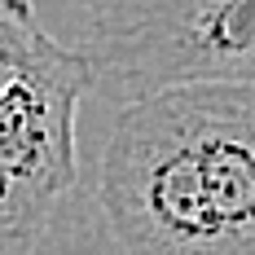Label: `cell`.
<instances>
[{
	"instance_id": "277c9868",
	"label": "cell",
	"mask_w": 255,
	"mask_h": 255,
	"mask_svg": "<svg viewBox=\"0 0 255 255\" xmlns=\"http://www.w3.org/2000/svg\"><path fill=\"white\" fill-rule=\"evenodd\" d=\"M44 44V31L31 18L26 0H0V97L13 79L26 71V62Z\"/></svg>"
},
{
	"instance_id": "3957f363",
	"label": "cell",
	"mask_w": 255,
	"mask_h": 255,
	"mask_svg": "<svg viewBox=\"0 0 255 255\" xmlns=\"http://www.w3.org/2000/svg\"><path fill=\"white\" fill-rule=\"evenodd\" d=\"M88 53L62 49L53 35L0 97V176L57 203L75 185V115L93 88Z\"/></svg>"
},
{
	"instance_id": "6da1fadb",
	"label": "cell",
	"mask_w": 255,
	"mask_h": 255,
	"mask_svg": "<svg viewBox=\"0 0 255 255\" xmlns=\"http://www.w3.org/2000/svg\"><path fill=\"white\" fill-rule=\"evenodd\" d=\"M102 207L128 255H255V84H180L119 110Z\"/></svg>"
},
{
	"instance_id": "8992f818",
	"label": "cell",
	"mask_w": 255,
	"mask_h": 255,
	"mask_svg": "<svg viewBox=\"0 0 255 255\" xmlns=\"http://www.w3.org/2000/svg\"><path fill=\"white\" fill-rule=\"evenodd\" d=\"M22 255H26V251H22Z\"/></svg>"
},
{
	"instance_id": "5b68a950",
	"label": "cell",
	"mask_w": 255,
	"mask_h": 255,
	"mask_svg": "<svg viewBox=\"0 0 255 255\" xmlns=\"http://www.w3.org/2000/svg\"><path fill=\"white\" fill-rule=\"evenodd\" d=\"M49 211H53L49 198H40L31 189H18L13 180L0 176V255H22L26 242L49 220Z\"/></svg>"
},
{
	"instance_id": "7a4b0ae2",
	"label": "cell",
	"mask_w": 255,
	"mask_h": 255,
	"mask_svg": "<svg viewBox=\"0 0 255 255\" xmlns=\"http://www.w3.org/2000/svg\"><path fill=\"white\" fill-rule=\"evenodd\" d=\"M88 62L132 102L180 84H255V0H132Z\"/></svg>"
}]
</instances>
